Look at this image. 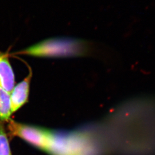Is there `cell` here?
Wrapping results in <instances>:
<instances>
[{
  "mask_svg": "<svg viewBox=\"0 0 155 155\" xmlns=\"http://www.w3.org/2000/svg\"><path fill=\"white\" fill-rule=\"evenodd\" d=\"M87 47V44L82 40L56 38L45 40L19 54L36 57L78 56L86 52Z\"/></svg>",
  "mask_w": 155,
  "mask_h": 155,
  "instance_id": "1",
  "label": "cell"
},
{
  "mask_svg": "<svg viewBox=\"0 0 155 155\" xmlns=\"http://www.w3.org/2000/svg\"><path fill=\"white\" fill-rule=\"evenodd\" d=\"M10 137H18L33 147L47 152L54 132L43 127L31 126L15 121L10 119L8 124Z\"/></svg>",
  "mask_w": 155,
  "mask_h": 155,
  "instance_id": "2",
  "label": "cell"
},
{
  "mask_svg": "<svg viewBox=\"0 0 155 155\" xmlns=\"http://www.w3.org/2000/svg\"><path fill=\"white\" fill-rule=\"evenodd\" d=\"M32 77V70L21 82L15 86L10 93L12 113H14L24 105L28 101L29 86Z\"/></svg>",
  "mask_w": 155,
  "mask_h": 155,
  "instance_id": "3",
  "label": "cell"
},
{
  "mask_svg": "<svg viewBox=\"0 0 155 155\" xmlns=\"http://www.w3.org/2000/svg\"><path fill=\"white\" fill-rule=\"evenodd\" d=\"M15 74L7 54L0 51V86L9 93L15 87Z\"/></svg>",
  "mask_w": 155,
  "mask_h": 155,
  "instance_id": "4",
  "label": "cell"
},
{
  "mask_svg": "<svg viewBox=\"0 0 155 155\" xmlns=\"http://www.w3.org/2000/svg\"><path fill=\"white\" fill-rule=\"evenodd\" d=\"M12 114L10 93L0 86V121H8Z\"/></svg>",
  "mask_w": 155,
  "mask_h": 155,
  "instance_id": "5",
  "label": "cell"
},
{
  "mask_svg": "<svg viewBox=\"0 0 155 155\" xmlns=\"http://www.w3.org/2000/svg\"><path fill=\"white\" fill-rule=\"evenodd\" d=\"M0 155H12L11 150L4 122L0 121Z\"/></svg>",
  "mask_w": 155,
  "mask_h": 155,
  "instance_id": "6",
  "label": "cell"
}]
</instances>
